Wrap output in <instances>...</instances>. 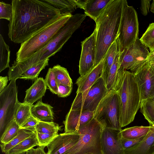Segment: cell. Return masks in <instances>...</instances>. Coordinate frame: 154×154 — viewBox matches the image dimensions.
<instances>
[{
	"instance_id": "6da1fadb",
	"label": "cell",
	"mask_w": 154,
	"mask_h": 154,
	"mask_svg": "<svg viewBox=\"0 0 154 154\" xmlns=\"http://www.w3.org/2000/svg\"><path fill=\"white\" fill-rule=\"evenodd\" d=\"M12 16L8 25L9 38L21 44L60 12L43 0H12Z\"/></svg>"
},
{
	"instance_id": "7a4b0ae2",
	"label": "cell",
	"mask_w": 154,
	"mask_h": 154,
	"mask_svg": "<svg viewBox=\"0 0 154 154\" xmlns=\"http://www.w3.org/2000/svg\"><path fill=\"white\" fill-rule=\"evenodd\" d=\"M123 0H113L96 21V55L94 66L102 61L119 34Z\"/></svg>"
},
{
	"instance_id": "3957f363",
	"label": "cell",
	"mask_w": 154,
	"mask_h": 154,
	"mask_svg": "<svg viewBox=\"0 0 154 154\" xmlns=\"http://www.w3.org/2000/svg\"><path fill=\"white\" fill-rule=\"evenodd\" d=\"M113 90L116 91L120 99L122 128L134 121L140 108V94L134 73L120 68Z\"/></svg>"
},
{
	"instance_id": "277c9868",
	"label": "cell",
	"mask_w": 154,
	"mask_h": 154,
	"mask_svg": "<svg viewBox=\"0 0 154 154\" xmlns=\"http://www.w3.org/2000/svg\"><path fill=\"white\" fill-rule=\"evenodd\" d=\"M86 16L85 14L80 13L72 15L46 46L29 58L18 63L19 69L25 72L54 56L61 50L73 33L80 27Z\"/></svg>"
},
{
	"instance_id": "5b68a950",
	"label": "cell",
	"mask_w": 154,
	"mask_h": 154,
	"mask_svg": "<svg viewBox=\"0 0 154 154\" xmlns=\"http://www.w3.org/2000/svg\"><path fill=\"white\" fill-rule=\"evenodd\" d=\"M72 15L69 13L61 14L21 44L16 54L15 61L26 60L44 47Z\"/></svg>"
},
{
	"instance_id": "8992f818",
	"label": "cell",
	"mask_w": 154,
	"mask_h": 154,
	"mask_svg": "<svg viewBox=\"0 0 154 154\" xmlns=\"http://www.w3.org/2000/svg\"><path fill=\"white\" fill-rule=\"evenodd\" d=\"M104 127L93 119L78 132L79 138L66 154H103L101 138Z\"/></svg>"
},
{
	"instance_id": "52a82bcc",
	"label": "cell",
	"mask_w": 154,
	"mask_h": 154,
	"mask_svg": "<svg viewBox=\"0 0 154 154\" xmlns=\"http://www.w3.org/2000/svg\"><path fill=\"white\" fill-rule=\"evenodd\" d=\"M121 104L116 91H109L94 112V118L104 127L121 131Z\"/></svg>"
},
{
	"instance_id": "ba28073f",
	"label": "cell",
	"mask_w": 154,
	"mask_h": 154,
	"mask_svg": "<svg viewBox=\"0 0 154 154\" xmlns=\"http://www.w3.org/2000/svg\"><path fill=\"white\" fill-rule=\"evenodd\" d=\"M139 23L137 14L132 6L123 0L118 38L120 51L133 44L138 37Z\"/></svg>"
},
{
	"instance_id": "9c48e42d",
	"label": "cell",
	"mask_w": 154,
	"mask_h": 154,
	"mask_svg": "<svg viewBox=\"0 0 154 154\" xmlns=\"http://www.w3.org/2000/svg\"><path fill=\"white\" fill-rule=\"evenodd\" d=\"M109 91L103 79L100 77L85 91L76 94L70 109L94 112Z\"/></svg>"
},
{
	"instance_id": "30bf717a",
	"label": "cell",
	"mask_w": 154,
	"mask_h": 154,
	"mask_svg": "<svg viewBox=\"0 0 154 154\" xmlns=\"http://www.w3.org/2000/svg\"><path fill=\"white\" fill-rule=\"evenodd\" d=\"M16 80L11 81L0 93V131L3 132L14 119L20 102Z\"/></svg>"
},
{
	"instance_id": "8fae6325",
	"label": "cell",
	"mask_w": 154,
	"mask_h": 154,
	"mask_svg": "<svg viewBox=\"0 0 154 154\" xmlns=\"http://www.w3.org/2000/svg\"><path fill=\"white\" fill-rule=\"evenodd\" d=\"M149 52L138 37L128 47L120 51L119 68L134 73L147 61Z\"/></svg>"
},
{
	"instance_id": "7c38bea8",
	"label": "cell",
	"mask_w": 154,
	"mask_h": 154,
	"mask_svg": "<svg viewBox=\"0 0 154 154\" xmlns=\"http://www.w3.org/2000/svg\"><path fill=\"white\" fill-rule=\"evenodd\" d=\"M140 96V101L154 96V69L146 61L134 73Z\"/></svg>"
},
{
	"instance_id": "4fadbf2b",
	"label": "cell",
	"mask_w": 154,
	"mask_h": 154,
	"mask_svg": "<svg viewBox=\"0 0 154 154\" xmlns=\"http://www.w3.org/2000/svg\"><path fill=\"white\" fill-rule=\"evenodd\" d=\"M96 31L81 42L79 73L82 76L94 67L96 55Z\"/></svg>"
},
{
	"instance_id": "5bb4252c",
	"label": "cell",
	"mask_w": 154,
	"mask_h": 154,
	"mask_svg": "<svg viewBox=\"0 0 154 154\" xmlns=\"http://www.w3.org/2000/svg\"><path fill=\"white\" fill-rule=\"evenodd\" d=\"M121 131L107 127L103 130L101 138L103 154H125L122 143Z\"/></svg>"
},
{
	"instance_id": "9a60e30c",
	"label": "cell",
	"mask_w": 154,
	"mask_h": 154,
	"mask_svg": "<svg viewBox=\"0 0 154 154\" xmlns=\"http://www.w3.org/2000/svg\"><path fill=\"white\" fill-rule=\"evenodd\" d=\"M94 118V112L70 109L63 123L64 133L77 132L91 121Z\"/></svg>"
},
{
	"instance_id": "2e32d148",
	"label": "cell",
	"mask_w": 154,
	"mask_h": 154,
	"mask_svg": "<svg viewBox=\"0 0 154 154\" xmlns=\"http://www.w3.org/2000/svg\"><path fill=\"white\" fill-rule=\"evenodd\" d=\"M78 131L58 134L47 146L48 154H66L78 142Z\"/></svg>"
},
{
	"instance_id": "e0dca14e",
	"label": "cell",
	"mask_w": 154,
	"mask_h": 154,
	"mask_svg": "<svg viewBox=\"0 0 154 154\" xmlns=\"http://www.w3.org/2000/svg\"><path fill=\"white\" fill-rule=\"evenodd\" d=\"M104 65V60L84 75L80 76L75 84L78 86L76 94L84 92L93 85L101 77Z\"/></svg>"
},
{
	"instance_id": "ac0fdd59",
	"label": "cell",
	"mask_w": 154,
	"mask_h": 154,
	"mask_svg": "<svg viewBox=\"0 0 154 154\" xmlns=\"http://www.w3.org/2000/svg\"><path fill=\"white\" fill-rule=\"evenodd\" d=\"M149 126V131L142 140L125 149V154H154V126Z\"/></svg>"
},
{
	"instance_id": "d6986e66",
	"label": "cell",
	"mask_w": 154,
	"mask_h": 154,
	"mask_svg": "<svg viewBox=\"0 0 154 154\" xmlns=\"http://www.w3.org/2000/svg\"><path fill=\"white\" fill-rule=\"evenodd\" d=\"M47 88L45 79L42 77L37 78L26 91L24 102L33 105L34 102L45 95Z\"/></svg>"
},
{
	"instance_id": "ffe728a7",
	"label": "cell",
	"mask_w": 154,
	"mask_h": 154,
	"mask_svg": "<svg viewBox=\"0 0 154 154\" xmlns=\"http://www.w3.org/2000/svg\"><path fill=\"white\" fill-rule=\"evenodd\" d=\"M113 0H88L84 10L85 14L95 22Z\"/></svg>"
},
{
	"instance_id": "44dd1931",
	"label": "cell",
	"mask_w": 154,
	"mask_h": 154,
	"mask_svg": "<svg viewBox=\"0 0 154 154\" xmlns=\"http://www.w3.org/2000/svg\"><path fill=\"white\" fill-rule=\"evenodd\" d=\"M53 108L50 105L39 100L32 106L31 113L39 121L53 122L54 119Z\"/></svg>"
},
{
	"instance_id": "7402d4cb",
	"label": "cell",
	"mask_w": 154,
	"mask_h": 154,
	"mask_svg": "<svg viewBox=\"0 0 154 154\" xmlns=\"http://www.w3.org/2000/svg\"><path fill=\"white\" fill-rule=\"evenodd\" d=\"M120 50L118 36L116 40L109 48L103 59L104 65L101 77L103 79L105 83L110 69Z\"/></svg>"
},
{
	"instance_id": "603a6c76",
	"label": "cell",
	"mask_w": 154,
	"mask_h": 154,
	"mask_svg": "<svg viewBox=\"0 0 154 154\" xmlns=\"http://www.w3.org/2000/svg\"><path fill=\"white\" fill-rule=\"evenodd\" d=\"M39 143L35 132L11 149L7 154H19L26 152Z\"/></svg>"
},
{
	"instance_id": "cb8c5ba5",
	"label": "cell",
	"mask_w": 154,
	"mask_h": 154,
	"mask_svg": "<svg viewBox=\"0 0 154 154\" xmlns=\"http://www.w3.org/2000/svg\"><path fill=\"white\" fill-rule=\"evenodd\" d=\"M150 127L135 126L125 128L121 131L122 137L129 140L140 138L145 136L149 131Z\"/></svg>"
},
{
	"instance_id": "d4e9b609",
	"label": "cell",
	"mask_w": 154,
	"mask_h": 154,
	"mask_svg": "<svg viewBox=\"0 0 154 154\" xmlns=\"http://www.w3.org/2000/svg\"><path fill=\"white\" fill-rule=\"evenodd\" d=\"M34 133L30 130L20 128L17 135L11 141L6 143H1L0 145L2 152L7 154L11 149Z\"/></svg>"
},
{
	"instance_id": "484cf974",
	"label": "cell",
	"mask_w": 154,
	"mask_h": 154,
	"mask_svg": "<svg viewBox=\"0 0 154 154\" xmlns=\"http://www.w3.org/2000/svg\"><path fill=\"white\" fill-rule=\"evenodd\" d=\"M32 105L25 102H20L14 120L20 127L32 115L31 108Z\"/></svg>"
},
{
	"instance_id": "4316f807",
	"label": "cell",
	"mask_w": 154,
	"mask_h": 154,
	"mask_svg": "<svg viewBox=\"0 0 154 154\" xmlns=\"http://www.w3.org/2000/svg\"><path fill=\"white\" fill-rule=\"evenodd\" d=\"M140 108L141 112L149 124L154 122V96L140 101Z\"/></svg>"
},
{
	"instance_id": "83f0119b",
	"label": "cell",
	"mask_w": 154,
	"mask_h": 154,
	"mask_svg": "<svg viewBox=\"0 0 154 154\" xmlns=\"http://www.w3.org/2000/svg\"><path fill=\"white\" fill-rule=\"evenodd\" d=\"M10 51L9 46L5 42L1 34L0 35V72L10 67Z\"/></svg>"
},
{
	"instance_id": "f1b7e54d",
	"label": "cell",
	"mask_w": 154,
	"mask_h": 154,
	"mask_svg": "<svg viewBox=\"0 0 154 154\" xmlns=\"http://www.w3.org/2000/svg\"><path fill=\"white\" fill-rule=\"evenodd\" d=\"M60 11L61 14H72L76 8L71 0H43Z\"/></svg>"
},
{
	"instance_id": "f546056e",
	"label": "cell",
	"mask_w": 154,
	"mask_h": 154,
	"mask_svg": "<svg viewBox=\"0 0 154 154\" xmlns=\"http://www.w3.org/2000/svg\"><path fill=\"white\" fill-rule=\"evenodd\" d=\"M62 126L54 122L39 121L35 129L38 133L51 134L58 135L59 131H62Z\"/></svg>"
},
{
	"instance_id": "4dcf8cb0",
	"label": "cell",
	"mask_w": 154,
	"mask_h": 154,
	"mask_svg": "<svg viewBox=\"0 0 154 154\" xmlns=\"http://www.w3.org/2000/svg\"><path fill=\"white\" fill-rule=\"evenodd\" d=\"M49 59L39 63L23 73L19 79L34 80L38 78L41 71L48 65Z\"/></svg>"
},
{
	"instance_id": "1f68e13d",
	"label": "cell",
	"mask_w": 154,
	"mask_h": 154,
	"mask_svg": "<svg viewBox=\"0 0 154 154\" xmlns=\"http://www.w3.org/2000/svg\"><path fill=\"white\" fill-rule=\"evenodd\" d=\"M52 68L58 85L62 84L72 86V80L66 69L58 64L54 66Z\"/></svg>"
},
{
	"instance_id": "d6a6232c",
	"label": "cell",
	"mask_w": 154,
	"mask_h": 154,
	"mask_svg": "<svg viewBox=\"0 0 154 154\" xmlns=\"http://www.w3.org/2000/svg\"><path fill=\"white\" fill-rule=\"evenodd\" d=\"M20 129V126L14 119L3 132L0 139L1 143H6L9 142L17 135Z\"/></svg>"
},
{
	"instance_id": "836d02e7",
	"label": "cell",
	"mask_w": 154,
	"mask_h": 154,
	"mask_svg": "<svg viewBox=\"0 0 154 154\" xmlns=\"http://www.w3.org/2000/svg\"><path fill=\"white\" fill-rule=\"evenodd\" d=\"M120 53V50L110 69L105 83L106 88L109 91L113 90L118 70L119 68Z\"/></svg>"
},
{
	"instance_id": "e575fe53",
	"label": "cell",
	"mask_w": 154,
	"mask_h": 154,
	"mask_svg": "<svg viewBox=\"0 0 154 154\" xmlns=\"http://www.w3.org/2000/svg\"><path fill=\"white\" fill-rule=\"evenodd\" d=\"M140 39L150 51L154 49V23L149 24Z\"/></svg>"
},
{
	"instance_id": "d590c367",
	"label": "cell",
	"mask_w": 154,
	"mask_h": 154,
	"mask_svg": "<svg viewBox=\"0 0 154 154\" xmlns=\"http://www.w3.org/2000/svg\"><path fill=\"white\" fill-rule=\"evenodd\" d=\"M46 85L53 94H57L58 85L52 68H49L45 79Z\"/></svg>"
},
{
	"instance_id": "8d00e7d4",
	"label": "cell",
	"mask_w": 154,
	"mask_h": 154,
	"mask_svg": "<svg viewBox=\"0 0 154 154\" xmlns=\"http://www.w3.org/2000/svg\"><path fill=\"white\" fill-rule=\"evenodd\" d=\"M12 16V7L11 4L2 1L0 2V19H5L10 22Z\"/></svg>"
},
{
	"instance_id": "74e56055",
	"label": "cell",
	"mask_w": 154,
	"mask_h": 154,
	"mask_svg": "<svg viewBox=\"0 0 154 154\" xmlns=\"http://www.w3.org/2000/svg\"><path fill=\"white\" fill-rule=\"evenodd\" d=\"M39 146H47L58 134H43L35 132Z\"/></svg>"
},
{
	"instance_id": "f35d334b",
	"label": "cell",
	"mask_w": 154,
	"mask_h": 154,
	"mask_svg": "<svg viewBox=\"0 0 154 154\" xmlns=\"http://www.w3.org/2000/svg\"><path fill=\"white\" fill-rule=\"evenodd\" d=\"M39 121L32 115L20 128L27 129L35 132H36L35 127Z\"/></svg>"
},
{
	"instance_id": "ab89813d",
	"label": "cell",
	"mask_w": 154,
	"mask_h": 154,
	"mask_svg": "<svg viewBox=\"0 0 154 154\" xmlns=\"http://www.w3.org/2000/svg\"><path fill=\"white\" fill-rule=\"evenodd\" d=\"M72 88V86L62 84H59L57 95L60 97H67L70 94Z\"/></svg>"
},
{
	"instance_id": "60d3db41",
	"label": "cell",
	"mask_w": 154,
	"mask_h": 154,
	"mask_svg": "<svg viewBox=\"0 0 154 154\" xmlns=\"http://www.w3.org/2000/svg\"><path fill=\"white\" fill-rule=\"evenodd\" d=\"M144 137L133 140L127 139L122 137V143L123 148L125 149L134 146L141 141Z\"/></svg>"
},
{
	"instance_id": "b9f144b4",
	"label": "cell",
	"mask_w": 154,
	"mask_h": 154,
	"mask_svg": "<svg viewBox=\"0 0 154 154\" xmlns=\"http://www.w3.org/2000/svg\"><path fill=\"white\" fill-rule=\"evenodd\" d=\"M151 0H142L140 1V9L142 14L146 16L149 12Z\"/></svg>"
},
{
	"instance_id": "7bdbcfd3",
	"label": "cell",
	"mask_w": 154,
	"mask_h": 154,
	"mask_svg": "<svg viewBox=\"0 0 154 154\" xmlns=\"http://www.w3.org/2000/svg\"><path fill=\"white\" fill-rule=\"evenodd\" d=\"M45 146H41L37 147L36 148H32L27 151L26 154H48L44 151V148Z\"/></svg>"
},
{
	"instance_id": "ee69618b",
	"label": "cell",
	"mask_w": 154,
	"mask_h": 154,
	"mask_svg": "<svg viewBox=\"0 0 154 154\" xmlns=\"http://www.w3.org/2000/svg\"><path fill=\"white\" fill-rule=\"evenodd\" d=\"M88 0H71L76 8H79L84 10Z\"/></svg>"
},
{
	"instance_id": "f6af8a7d",
	"label": "cell",
	"mask_w": 154,
	"mask_h": 154,
	"mask_svg": "<svg viewBox=\"0 0 154 154\" xmlns=\"http://www.w3.org/2000/svg\"><path fill=\"white\" fill-rule=\"evenodd\" d=\"M9 80L7 76L0 77V93L7 86V84Z\"/></svg>"
},
{
	"instance_id": "bcb514c9",
	"label": "cell",
	"mask_w": 154,
	"mask_h": 154,
	"mask_svg": "<svg viewBox=\"0 0 154 154\" xmlns=\"http://www.w3.org/2000/svg\"><path fill=\"white\" fill-rule=\"evenodd\" d=\"M147 61L149 62H153L154 63V49L149 52Z\"/></svg>"
},
{
	"instance_id": "7dc6e473",
	"label": "cell",
	"mask_w": 154,
	"mask_h": 154,
	"mask_svg": "<svg viewBox=\"0 0 154 154\" xmlns=\"http://www.w3.org/2000/svg\"><path fill=\"white\" fill-rule=\"evenodd\" d=\"M150 9V11L154 14V0L152 1Z\"/></svg>"
},
{
	"instance_id": "c3c4849f",
	"label": "cell",
	"mask_w": 154,
	"mask_h": 154,
	"mask_svg": "<svg viewBox=\"0 0 154 154\" xmlns=\"http://www.w3.org/2000/svg\"><path fill=\"white\" fill-rule=\"evenodd\" d=\"M150 63L151 65L154 69V63L153 62H150Z\"/></svg>"
},
{
	"instance_id": "681fc988",
	"label": "cell",
	"mask_w": 154,
	"mask_h": 154,
	"mask_svg": "<svg viewBox=\"0 0 154 154\" xmlns=\"http://www.w3.org/2000/svg\"><path fill=\"white\" fill-rule=\"evenodd\" d=\"M26 152H23L19 154H26Z\"/></svg>"
}]
</instances>
